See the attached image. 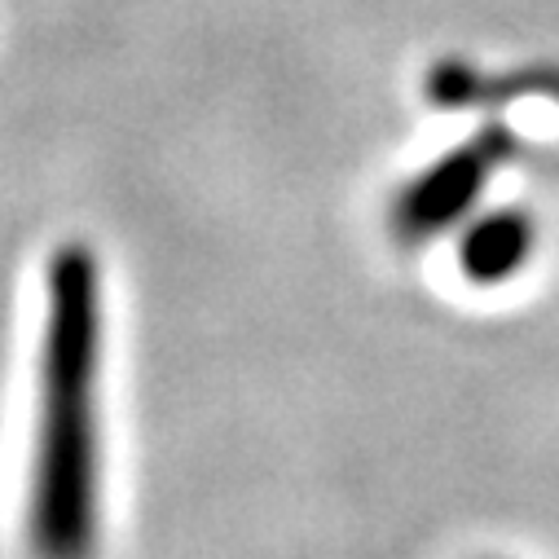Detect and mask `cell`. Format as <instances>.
I'll list each match as a JSON object with an SVG mask.
<instances>
[{
  "instance_id": "1",
  "label": "cell",
  "mask_w": 559,
  "mask_h": 559,
  "mask_svg": "<svg viewBox=\"0 0 559 559\" xmlns=\"http://www.w3.org/2000/svg\"><path fill=\"white\" fill-rule=\"evenodd\" d=\"M102 260L93 247L67 242L45 269L27 485V542L36 559H93L102 546Z\"/></svg>"
},
{
  "instance_id": "2",
  "label": "cell",
  "mask_w": 559,
  "mask_h": 559,
  "mask_svg": "<svg viewBox=\"0 0 559 559\" xmlns=\"http://www.w3.org/2000/svg\"><path fill=\"white\" fill-rule=\"evenodd\" d=\"M511 151H515V142H511V132L502 123L480 128L472 142H463L459 151L441 155L424 177H414L401 190L396 229L405 238H432V234L450 229L485 194L489 177L498 173L502 159H511Z\"/></svg>"
},
{
  "instance_id": "3",
  "label": "cell",
  "mask_w": 559,
  "mask_h": 559,
  "mask_svg": "<svg viewBox=\"0 0 559 559\" xmlns=\"http://www.w3.org/2000/svg\"><path fill=\"white\" fill-rule=\"evenodd\" d=\"M528 255H533V221L528 212H515V207L480 216L459 242V264L476 287L511 283L528 264Z\"/></svg>"
}]
</instances>
